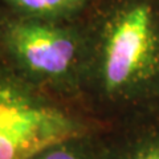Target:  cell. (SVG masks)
Wrapping results in <instances>:
<instances>
[{
  "label": "cell",
  "mask_w": 159,
  "mask_h": 159,
  "mask_svg": "<svg viewBox=\"0 0 159 159\" xmlns=\"http://www.w3.org/2000/svg\"><path fill=\"white\" fill-rule=\"evenodd\" d=\"M158 68L151 8L142 2L127 3L107 16L96 43H88L82 93L92 92L110 106L127 105L147 93Z\"/></svg>",
  "instance_id": "obj_1"
},
{
  "label": "cell",
  "mask_w": 159,
  "mask_h": 159,
  "mask_svg": "<svg viewBox=\"0 0 159 159\" xmlns=\"http://www.w3.org/2000/svg\"><path fill=\"white\" fill-rule=\"evenodd\" d=\"M0 58L32 85L69 102L82 93L88 41L64 23L15 15L0 23Z\"/></svg>",
  "instance_id": "obj_2"
},
{
  "label": "cell",
  "mask_w": 159,
  "mask_h": 159,
  "mask_svg": "<svg viewBox=\"0 0 159 159\" xmlns=\"http://www.w3.org/2000/svg\"><path fill=\"white\" fill-rule=\"evenodd\" d=\"M90 131L61 101L0 58V159H29L48 145Z\"/></svg>",
  "instance_id": "obj_3"
},
{
  "label": "cell",
  "mask_w": 159,
  "mask_h": 159,
  "mask_svg": "<svg viewBox=\"0 0 159 159\" xmlns=\"http://www.w3.org/2000/svg\"><path fill=\"white\" fill-rule=\"evenodd\" d=\"M29 159H106V142L90 130L48 145Z\"/></svg>",
  "instance_id": "obj_4"
},
{
  "label": "cell",
  "mask_w": 159,
  "mask_h": 159,
  "mask_svg": "<svg viewBox=\"0 0 159 159\" xmlns=\"http://www.w3.org/2000/svg\"><path fill=\"white\" fill-rule=\"evenodd\" d=\"M17 16L64 23L86 6L88 0H2Z\"/></svg>",
  "instance_id": "obj_5"
},
{
  "label": "cell",
  "mask_w": 159,
  "mask_h": 159,
  "mask_svg": "<svg viewBox=\"0 0 159 159\" xmlns=\"http://www.w3.org/2000/svg\"><path fill=\"white\" fill-rule=\"evenodd\" d=\"M106 159H159V138L138 134L106 143Z\"/></svg>",
  "instance_id": "obj_6"
}]
</instances>
